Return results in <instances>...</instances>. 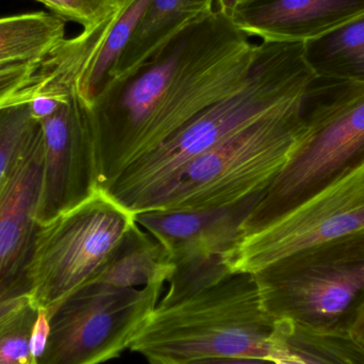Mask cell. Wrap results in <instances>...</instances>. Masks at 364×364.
Masks as SVG:
<instances>
[{"mask_svg":"<svg viewBox=\"0 0 364 364\" xmlns=\"http://www.w3.org/2000/svg\"><path fill=\"white\" fill-rule=\"evenodd\" d=\"M256 53L257 44L215 6L127 78L107 83L91 106L98 186L107 190L193 117L239 90Z\"/></svg>","mask_w":364,"mask_h":364,"instance_id":"6da1fadb","label":"cell"},{"mask_svg":"<svg viewBox=\"0 0 364 364\" xmlns=\"http://www.w3.org/2000/svg\"><path fill=\"white\" fill-rule=\"evenodd\" d=\"M316 79L305 43H259L239 90L193 117L107 190L134 215L153 210L197 158L245 128L299 106Z\"/></svg>","mask_w":364,"mask_h":364,"instance_id":"7a4b0ae2","label":"cell"},{"mask_svg":"<svg viewBox=\"0 0 364 364\" xmlns=\"http://www.w3.org/2000/svg\"><path fill=\"white\" fill-rule=\"evenodd\" d=\"M275 325L254 275L229 273L183 299L158 304L129 350L147 361L176 364L223 357L273 361Z\"/></svg>","mask_w":364,"mask_h":364,"instance_id":"3957f363","label":"cell"},{"mask_svg":"<svg viewBox=\"0 0 364 364\" xmlns=\"http://www.w3.org/2000/svg\"><path fill=\"white\" fill-rule=\"evenodd\" d=\"M303 115L301 140L244 220L239 237L292 211L364 166V82L316 78L306 94Z\"/></svg>","mask_w":364,"mask_h":364,"instance_id":"277c9868","label":"cell"},{"mask_svg":"<svg viewBox=\"0 0 364 364\" xmlns=\"http://www.w3.org/2000/svg\"><path fill=\"white\" fill-rule=\"evenodd\" d=\"M252 275L273 320L348 333L364 301V230L284 257Z\"/></svg>","mask_w":364,"mask_h":364,"instance_id":"5b68a950","label":"cell"},{"mask_svg":"<svg viewBox=\"0 0 364 364\" xmlns=\"http://www.w3.org/2000/svg\"><path fill=\"white\" fill-rule=\"evenodd\" d=\"M304 102L245 128L197 158L153 210H222L262 194L303 136Z\"/></svg>","mask_w":364,"mask_h":364,"instance_id":"8992f818","label":"cell"},{"mask_svg":"<svg viewBox=\"0 0 364 364\" xmlns=\"http://www.w3.org/2000/svg\"><path fill=\"white\" fill-rule=\"evenodd\" d=\"M136 224L134 214L98 186L76 207L40 225L29 269L33 305L49 311L94 282Z\"/></svg>","mask_w":364,"mask_h":364,"instance_id":"52a82bcc","label":"cell"},{"mask_svg":"<svg viewBox=\"0 0 364 364\" xmlns=\"http://www.w3.org/2000/svg\"><path fill=\"white\" fill-rule=\"evenodd\" d=\"M164 287H83L46 311L50 331L36 364H102L121 356L157 307Z\"/></svg>","mask_w":364,"mask_h":364,"instance_id":"ba28073f","label":"cell"},{"mask_svg":"<svg viewBox=\"0 0 364 364\" xmlns=\"http://www.w3.org/2000/svg\"><path fill=\"white\" fill-rule=\"evenodd\" d=\"M364 230V166L269 224L239 237L222 256L230 273H256L301 250Z\"/></svg>","mask_w":364,"mask_h":364,"instance_id":"9c48e42d","label":"cell"},{"mask_svg":"<svg viewBox=\"0 0 364 364\" xmlns=\"http://www.w3.org/2000/svg\"><path fill=\"white\" fill-rule=\"evenodd\" d=\"M40 124L44 159L36 220L44 225L82 203L100 186L91 107L77 87Z\"/></svg>","mask_w":364,"mask_h":364,"instance_id":"30bf717a","label":"cell"},{"mask_svg":"<svg viewBox=\"0 0 364 364\" xmlns=\"http://www.w3.org/2000/svg\"><path fill=\"white\" fill-rule=\"evenodd\" d=\"M43 159L40 124L0 184V301L31 292L29 269L40 227L36 212Z\"/></svg>","mask_w":364,"mask_h":364,"instance_id":"8fae6325","label":"cell"},{"mask_svg":"<svg viewBox=\"0 0 364 364\" xmlns=\"http://www.w3.org/2000/svg\"><path fill=\"white\" fill-rule=\"evenodd\" d=\"M65 21L32 12L0 18V109L31 102L48 75V58L65 40Z\"/></svg>","mask_w":364,"mask_h":364,"instance_id":"7c38bea8","label":"cell"},{"mask_svg":"<svg viewBox=\"0 0 364 364\" xmlns=\"http://www.w3.org/2000/svg\"><path fill=\"white\" fill-rule=\"evenodd\" d=\"M260 195L222 210H149L136 222L166 250L175 269L222 257L232 247L240 229Z\"/></svg>","mask_w":364,"mask_h":364,"instance_id":"4fadbf2b","label":"cell"},{"mask_svg":"<svg viewBox=\"0 0 364 364\" xmlns=\"http://www.w3.org/2000/svg\"><path fill=\"white\" fill-rule=\"evenodd\" d=\"M363 13L364 0H250L229 14L250 38L306 43Z\"/></svg>","mask_w":364,"mask_h":364,"instance_id":"5bb4252c","label":"cell"},{"mask_svg":"<svg viewBox=\"0 0 364 364\" xmlns=\"http://www.w3.org/2000/svg\"><path fill=\"white\" fill-rule=\"evenodd\" d=\"M215 6L216 0H151L107 83L127 78L175 34Z\"/></svg>","mask_w":364,"mask_h":364,"instance_id":"9a60e30c","label":"cell"},{"mask_svg":"<svg viewBox=\"0 0 364 364\" xmlns=\"http://www.w3.org/2000/svg\"><path fill=\"white\" fill-rule=\"evenodd\" d=\"M151 0H122L114 14L96 29L91 53L79 74L77 91L90 107L108 82Z\"/></svg>","mask_w":364,"mask_h":364,"instance_id":"2e32d148","label":"cell"},{"mask_svg":"<svg viewBox=\"0 0 364 364\" xmlns=\"http://www.w3.org/2000/svg\"><path fill=\"white\" fill-rule=\"evenodd\" d=\"M276 364H364V344L348 333L316 331L290 321H276Z\"/></svg>","mask_w":364,"mask_h":364,"instance_id":"e0dca14e","label":"cell"},{"mask_svg":"<svg viewBox=\"0 0 364 364\" xmlns=\"http://www.w3.org/2000/svg\"><path fill=\"white\" fill-rule=\"evenodd\" d=\"M174 269L164 247L136 223L91 284L125 289L166 284Z\"/></svg>","mask_w":364,"mask_h":364,"instance_id":"ac0fdd59","label":"cell"},{"mask_svg":"<svg viewBox=\"0 0 364 364\" xmlns=\"http://www.w3.org/2000/svg\"><path fill=\"white\" fill-rule=\"evenodd\" d=\"M318 79L364 82V13L305 43Z\"/></svg>","mask_w":364,"mask_h":364,"instance_id":"d6986e66","label":"cell"},{"mask_svg":"<svg viewBox=\"0 0 364 364\" xmlns=\"http://www.w3.org/2000/svg\"><path fill=\"white\" fill-rule=\"evenodd\" d=\"M38 126L29 102L0 109V184Z\"/></svg>","mask_w":364,"mask_h":364,"instance_id":"ffe728a7","label":"cell"},{"mask_svg":"<svg viewBox=\"0 0 364 364\" xmlns=\"http://www.w3.org/2000/svg\"><path fill=\"white\" fill-rule=\"evenodd\" d=\"M38 309L31 299L0 321V364H36L30 348Z\"/></svg>","mask_w":364,"mask_h":364,"instance_id":"44dd1931","label":"cell"},{"mask_svg":"<svg viewBox=\"0 0 364 364\" xmlns=\"http://www.w3.org/2000/svg\"><path fill=\"white\" fill-rule=\"evenodd\" d=\"M64 21H72L83 29L97 27L110 18L122 0H41Z\"/></svg>","mask_w":364,"mask_h":364,"instance_id":"7402d4cb","label":"cell"},{"mask_svg":"<svg viewBox=\"0 0 364 364\" xmlns=\"http://www.w3.org/2000/svg\"><path fill=\"white\" fill-rule=\"evenodd\" d=\"M50 331L48 316L44 309H38V318L32 328L31 339H30V348L34 360H38L41 355L44 353L46 348L47 340Z\"/></svg>","mask_w":364,"mask_h":364,"instance_id":"603a6c76","label":"cell"},{"mask_svg":"<svg viewBox=\"0 0 364 364\" xmlns=\"http://www.w3.org/2000/svg\"><path fill=\"white\" fill-rule=\"evenodd\" d=\"M188 364H276L264 359L250 357H223V358L201 359Z\"/></svg>","mask_w":364,"mask_h":364,"instance_id":"cb8c5ba5","label":"cell"},{"mask_svg":"<svg viewBox=\"0 0 364 364\" xmlns=\"http://www.w3.org/2000/svg\"><path fill=\"white\" fill-rule=\"evenodd\" d=\"M348 333L353 339L364 344V301L353 316Z\"/></svg>","mask_w":364,"mask_h":364,"instance_id":"d4e9b609","label":"cell"},{"mask_svg":"<svg viewBox=\"0 0 364 364\" xmlns=\"http://www.w3.org/2000/svg\"><path fill=\"white\" fill-rule=\"evenodd\" d=\"M29 295H23V296L10 297L0 301V321L8 318L11 314H14L21 306L25 305L29 301Z\"/></svg>","mask_w":364,"mask_h":364,"instance_id":"484cf974","label":"cell"},{"mask_svg":"<svg viewBox=\"0 0 364 364\" xmlns=\"http://www.w3.org/2000/svg\"><path fill=\"white\" fill-rule=\"evenodd\" d=\"M247 1H250V0H216V6L230 13L235 6Z\"/></svg>","mask_w":364,"mask_h":364,"instance_id":"4316f807","label":"cell"},{"mask_svg":"<svg viewBox=\"0 0 364 364\" xmlns=\"http://www.w3.org/2000/svg\"><path fill=\"white\" fill-rule=\"evenodd\" d=\"M149 364H176L172 363H166V361H159V360H151L149 361Z\"/></svg>","mask_w":364,"mask_h":364,"instance_id":"83f0119b","label":"cell"},{"mask_svg":"<svg viewBox=\"0 0 364 364\" xmlns=\"http://www.w3.org/2000/svg\"><path fill=\"white\" fill-rule=\"evenodd\" d=\"M38 1H41V0H38Z\"/></svg>","mask_w":364,"mask_h":364,"instance_id":"f1b7e54d","label":"cell"}]
</instances>
